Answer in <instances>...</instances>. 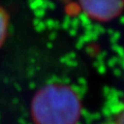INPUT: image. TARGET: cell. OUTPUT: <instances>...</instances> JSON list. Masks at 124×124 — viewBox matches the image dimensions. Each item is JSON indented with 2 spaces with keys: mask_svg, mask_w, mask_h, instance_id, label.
I'll use <instances>...</instances> for the list:
<instances>
[{
  "mask_svg": "<svg viewBox=\"0 0 124 124\" xmlns=\"http://www.w3.org/2000/svg\"><path fill=\"white\" fill-rule=\"evenodd\" d=\"M84 14L97 22H111L124 10V0H79Z\"/></svg>",
  "mask_w": 124,
  "mask_h": 124,
  "instance_id": "obj_2",
  "label": "cell"
},
{
  "mask_svg": "<svg viewBox=\"0 0 124 124\" xmlns=\"http://www.w3.org/2000/svg\"><path fill=\"white\" fill-rule=\"evenodd\" d=\"M108 124H124V104L123 107L116 113L115 116H113Z\"/></svg>",
  "mask_w": 124,
  "mask_h": 124,
  "instance_id": "obj_4",
  "label": "cell"
},
{
  "mask_svg": "<svg viewBox=\"0 0 124 124\" xmlns=\"http://www.w3.org/2000/svg\"><path fill=\"white\" fill-rule=\"evenodd\" d=\"M83 112L80 95L69 85L51 83L33 96L31 116L35 124H78Z\"/></svg>",
  "mask_w": 124,
  "mask_h": 124,
  "instance_id": "obj_1",
  "label": "cell"
},
{
  "mask_svg": "<svg viewBox=\"0 0 124 124\" xmlns=\"http://www.w3.org/2000/svg\"><path fill=\"white\" fill-rule=\"evenodd\" d=\"M9 28V15L7 10L0 5V48L6 39Z\"/></svg>",
  "mask_w": 124,
  "mask_h": 124,
  "instance_id": "obj_3",
  "label": "cell"
}]
</instances>
